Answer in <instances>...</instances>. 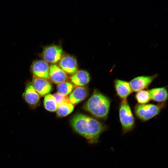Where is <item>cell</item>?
I'll return each mask as SVG.
<instances>
[{
    "label": "cell",
    "mask_w": 168,
    "mask_h": 168,
    "mask_svg": "<svg viewBox=\"0 0 168 168\" xmlns=\"http://www.w3.org/2000/svg\"><path fill=\"white\" fill-rule=\"evenodd\" d=\"M30 70L33 77L49 80V66L43 59H36L32 63Z\"/></svg>",
    "instance_id": "7"
},
{
    "label": "cell",
    "mask_w": 168,
    "mask_h": 168,
    "mask_svg": "<svg viewBox=\"0 0 168 168\" xmlns=\"http://www.w3.org/2000/svg\"><path fill=\"white\" fill-rule=\"evenodd\" d=\"M70 124L74 131L91 144L98 143L101 134L107 131L108 128L97 119L80 113L72 117Z\"/></svg>",
    "instance_id": "1"
},
{
    "label": "cell",
    "mask_w": 168,
    "mask_h": 168,
    "mask_svg": "<svg viewBox=\"0 0 168 168\" xmlns=\"http://www.w3.org/2000/svg\"><path fill=\"white\" fill-rule=\"evenodd\" d=\"M148 90L151 100L158 104L166 103L168 99L167 86L154 87Z\"/></svg>",
    "instance_id": "13"
},
{
    "label": "cell",
    "mask_w": 168,
    "mask_h": 168,
    "mask_svg": "<svg viewBox=\"0 0 168 168\" xmlns=\"http://www.w3.org/2000/svg\"><path fill=\"white\" fill-rule=\"evenodd\" d=\"M114 87L116 95L121 100L127 99L133 92L129 82L118 78L114 81Z\"/></svg>",
    "instance_id": "10"
},
{
    "label": "cell",
    "mask_w": 168,
    "mask_h": 168,
    "mask_svg": "<svg viewBox=\"0 0 168 168\" xmlns=\"http://www.w3.org/2000/svg\"><path fill=\"white\" fill-rule=\"evenodd\" d=\"M49 77L52 82L58 84L66 81L68 76L58 65L52 64L49 66Z\"/></svg>",
    "instance_id": "12"
},
{
    "label": "cell",
    "mask_w": 168,
    "mask_h": 168,
    "mask_svg": "<svg viewBox=\"0 0 168 168\" xmlns=\"http://www.w3.org/2000/svg\"><path fill=\"white\" fill-rule=\"evenodd\" d=\"M134 98L138 104L148 103L151 100L148 90H143L136 92Z\"/></svg>",
    "instance_id": "18"
},
{
    "label": "cell",
    "mask_w": 168,
    "mask_h": 168,
    "mask_svg": "<svg viewBox=\"0 0 168 168\" xmlns=\"http://www.w3.org/2000/svg\"><path fill=\"white\" fill-rule=\"evenodd\" d=\"M31 82L35 90L40 96H45L53 89L51 83L47 79L33 76Z\"/></svg>",
    "instance_id": "11"
},
{
    "label": "cell",
    "mask_w": 168,
    "mask_h": 168,
    "mask_svg": "<svg viewBox=\"0 0 168 168\" xmlns=\"http://www.w3.org/2000/svg\"><path fill=\"white\" fill-rule=\"evenodd\" d=\"M88 94L89 90L87 87H76L68 97L69 102L73 105H77L84 100Z\"/></svg>",
    "instance_id": "14"
},
{
    "label": "cell",
    "mask_w": 168,
    "mask_h": 168,
    "mask_svg": "<svg viewBox=\"0 0 168 168\" xmlns=\"http://www.w3.org/2000/svg\"><path fill=\"white\" fill-rule=\"evenodd\" d=\"M118 113L122 134L124 135L133 130L136 126L135 119L127 99L121 100L120 102Z\"/></svg>",
    "instance_id": "3"
},
{
    "label": "cell",
    "mask_w": 168,
    "mask_h": 168,
    "mask_svg": "<svg viewBox=\"0 0 168 168\" xmlns=\"http://www.w3.org/2000/svg\"><path fill=\"white\" fill-rule=\"evenodd\" d=\"M43 104L45 109L49 111L55 112L57 109L58 105L55 98L51 94H49L45 96Z\"/></svg>",
    "instance_id": "17"
},
{
    "label": "cell",
    "mask_w": 168,
    "mask_h": 168,
    "mask_svg": "<svg viewBox=\"0 0 168 168\" xmlns=\"http://www.w3.org/2000/svg\"><path fill=\"white\" fill-rule=\"evenodd\" d=\"M90 79L89 72L83 70H78L70 77L71 82L75 87L85 86L89 82Z\"/></svg>",
    "instance_id": "15"
},
{
    "label": "cell",
    "mask_w": 168,
    "mask_h": 168,
    "mask_svg": "<svg viewBox=\"0 0 168 168\" xmlns=\"http://www.w3.org/2000/svg\"><path fill=\"white\" fill-rule=\"evenodd\" d=\"M74 108V105L70 102L62 103L58 106L56 111L57 115L60 118L65 117L70 114Z\"/></svg>",
    "instance_id": "16"
},
{
    "label": "cell",
    "mask_w": 168,
    "mask_h": 168,
    "mask_svg": "<svg viewBox=\"0 0 168 168\" xmlns=\"http://www.w3.org/2000/svg\"><path fill=\"white\" fill-rule=\"evenodd\" d=\"M74 86L71 82L65 81L58 84V92L65 96L70 94L74 88Z\"/></svg>",
    "instance_id": "19"
},
{
    "label": "cell",
    "mask_w": 168,
    "mask_h": 168,
    "mask_svg": "<svg viewBox=\"0 0 168 168\" xmlns=\"http://www.w3.org/2000/svg\"><path fill=\"white\" fill-rule=\"evenodd\" d=\"M53 96L55 98L58 106L62 103L69 102L68 96L63 95L58 92L56 93Z\"/></svg>",
    "instance_id": "20"
},
{
    "label": "cell",
    "mask_w": 168,
    "mask_h": 168,
    "mask_svg": "<svg viewBox=\"0 0 168 168\" xmlns=\"http://www.w3.org/2000/svg\"><path fill=\"white\" fill-rule=\"evenodd\" d=\"M158 73L150 75H141L135 77L129 82L133 92L145 90L158 77Z\"/></svg>",
    "instance_id": "6"
},
{
    "label": "cell",
    "mask_w": 168,
    "mask_h": 168,
    "mask_svg": "<svg viewBox=\"0 0 168 168\" xmlns=\"http://www.w3.org/2000/svg\"><path fill=\"white\" fill-rule=\"evenodd\" d=\"M63 53L61 46L52 44L44 47L40 55L43 60L52 64L58 62L63 55Z\"/></svg>",
    "instance_id": "5"
},
{
    "label": "cell",
    "mask_w": 168,
    "mask_h": 168,
    "mask_svg": "<svg viewBox=\"0 0 168 168\" xmlns=\"http://www.w3.org/2000/svg\"><path fill=\"white\" fill-rule=\"evenodd\" d=\"M58 66L67 74L72 75L78 70L76 58L69 54L63 55L58 62Z\"/></svg>",
    "instance_id": "9"
},
{
    "label": "cell",
    "mask_w": 168,
    "mask_h": 168,
    "mask_svg": "<svg viewBox=\"0 0 168 168\" xmlns=\"http://www.w3.org/2000/svg\"><path fill=\"white\" fill-rule=\"evenodd\" d=\"M111 102L109 97L95 89L83 107L94 117L105 120L108 117Z\"/></svg>",
    "instance_id": "2"
},
{
    "label": "cell",
    "mask_w": 168,
    "mask_h": 168,
    "mask_svg": "<svg viewBox=\"0 0 168 168\" xmlns=\"http://www.w3.org/2000/svg\"><path fill=\"white\" fill-rule=\"evenodd\" d=\"M166 106V103L157 104H137L133 107V112L134 115L138 119L145 122L158 116Z\"/></svg>",
    "instance_id": "4"
},
{
    "label": "cell",
    "mask_w": 168,
    "mask_h": 168,
    "mask_svg": "<svg viewBox=\"0 0 168 168\" xmlns=\"http://www.w3.org/2000/svg\"><path fill=\"white\" fill-rule=\"evenodd\" d=\"M22 97L31 109H35L39 104L40 96L35 90L30 82L26 83Z\"/></svg>",
    "instance_id": "8"
}]
</instances>
